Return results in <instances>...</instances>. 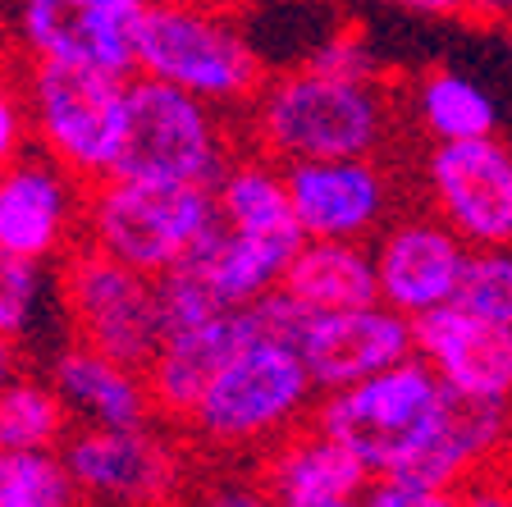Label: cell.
Segmentation results:
<instances>
[{"instance_id":"17","label":"cell","mask_w":512,"mask_h":507,"mask_svg":"<svg viewBox=\"0 0 512 507\" xmlns=\"http://www.w3.org/2000/svg\"><path fill=\"white\" fill-rule=\"evenodd\" d=\"M261 334H270L266 316H261V302H252V307H229L192 329L160 334L151 361L142 366L156 421L179 430V421L192 412V402L202 398V389L215 380V370L234 357L243 343H252V338H261Z\"/></svg>"},{"instance_id":"19","label":"cell","mask_w":512,"mask_h":507,"mask_svg":"<svg viewBox=\"0 0 512 507\" xmlns=\"http://www.w3.org/2000/svg\"><path fill=\"white\" fill-rule=\"evenodd\" d=\"M298 243L302 233H243L215 220L183 265H192L206 279V288L224 307H252L279 288Z\"/></svg>"},{"instance_id":"6","label":"cell","mask_w":512,"mask_h":507,"mask_svg":"<svg viewBox=\"0 0 512 507\" xmlns=\"http://www.w3.org/2000/svg\"><path fill=\"white\" fill-rule=\"evenodd\" d=\"M238 147L243 138H238L234 115H224L170 83H156V78H128L124 142H119L115 174L211 188Z\"/></svg>"},{"instance_id":"30","label":"cell","mask_w":512,"mask_h":507,"mask_svg":"<svg viewBox=\"0 0 512 507\" xmlns=\"http://www.w3.org/2000/svg\"><path fill=\"white\" fill-rule=\"evenodd\" d=\"M156 284H160V325H165V334L192 329V325H202V320L220 316V311H229L192 265H174L170 275H160Z\"/></svg>"},{"instance_id":"10","label":"cell","mask_w":512,"mask_h":507,"mask_svg":"<svg viewBox=\"0 0 512 507\" xmlns=\"http://www.w3.org/2000/svg\"><path fill=\"white\" fill-rule=\"evenodd\" d=\"M147 10L151 0H14L10 46L19 60L133 78Z\"/></svg>"},{"instance_id":"11","label":"cell","mask_w":512,"mask_h":507,"mask_svg":"<svg viewBox=\"0 0 512 507\" xmlns=\"http://www.w3.org/2000/svg\"><path fill=\"white\" fill-rule=\"evenodd\" d=\"M416 197L467 247L512 243V142L499 133L426 142L416 160Z\"/></svg>"},{"instance_id":"3","label":"cell","mask_w":512,"mask_h":507,"mask_svg":"<svg viewBox=\"0 0 512 507\" xmlns=\"http://www.w3.org/2000/svg\"><path fill=\"white\" fill-rule=\"evenodd\" d=\"M138 74L238 119L270 69L238 14L211 5H151L138 42Z\"/></svg>"},{"instance_id":"7","label":"cell","mask_w":512,"mask_h":507,"mask_svg":"<svg viewBox=\"0 0 512 507\" xmlns=\"http://www.w3.org/2000/svg\"><path fill=\"white\" fill-rule=\"evenodd\" d=\"M23 101H28L32 147L42 156L69 169L78 183H101L115 174L128 78L78 64L23 60Z\"/></svg>"},{"instance_id":"42","label":"cell","mask_w":512,"mask_h":507,"mask_svg":"<svg viewBox=\"0 0 512 507\" xmlns=\"http://www.w3.org/2000/svg\"><path fill=\"white\" fill-rule=\"evenodd\" d=\"M503 37H508V55H512V23H503Z\"/></svg>"},{"instance_id":"21","label":"cell","mask_w":512,"mask_h":507,"mask_svg":"<svg viewBox=\"0 0 512 507\" xmlns=\"http://www.w3.org/2000/svg\"><path fill=\"white\" fill-rule=\"evenodd\" d=\"M256 471L270 485L279 503L293 498H339V494H366L371 471H366L348 444H339L330 430L316 421H302L288 430L279 444H270L256 457Z\"/></svg>"},{"instance_id":"33","label":"cell","mask_w":512,"mask_h":507,"mask_svg":"<svg viewBox=\"0 0 512 507\" xmlns=\"http://www.w3.org/2000/svg\"><path fill=\"white\" fill-rule=\"evenodd\" d=\"M362 503L366 507H462V498L458 489H435V485H416V480L380 476L366 485Z\"/></svg>"},{"instance_id":"36","label":"cell","mask_w":512,"mask_h":507,"mask_svg":"<svg viewBox=\"0 0 512 507\" xmlns=\"http://www.w3.org/2000/svg\"><path fill=\"white\" fill-rule=\"evenodd\" d=\"M19 370H23V338L0 334V384L14 380Z\"/></svg>"},{"instance_id":"26","label":"cell","mask_w":512,"mask_h":507,"mask_svg":"<svg viewBox=\"0 0 512 507\" xmlns=\"http://www.w3.org/2000/svg\"><path fill=\"white\" fill-rule=\"evenodd\" d=\"M0 507H83V494L51 448H0Z\"/></svg>"},{"instance_id":"1","label":"cell","mask_w":512,"mask_h":507,"mask_svg":"<svg viewBox=\"0 0 512 507\" xmlns=\"http://www.w3.org/2000/svg\"><path fill=\"white\" fill-rule=\"evenodd\" d=\"M403 128V101L389 78H339L307 60L266 74L238 115L243 147L279 165L394 156Z\"/></svg>"},{"instance_id":"8","label":"cell","mask_w":512,"mask_h":507,"mask_svg":"<svg viewBox=\"0 0 512 507\" xmlns=\"http://www.w3.org/2000/svg\"><path fill=\"white\" fill-rule=\"evenodd\" d=\"M55 297H60L69 338L124 366L142 370L165 334L156 279L87 243L55 261Z\"/></svg>"},{"instance_id":"27","label":"cell","mask_w":512,"mask_h":507,"mask_svg":"<svg viewBox=\"0 0 512 507\" xmlns=\"http://www.w3.org/2000/svg\"><path fill=\"white\" fill-rule=\"evenodd\" d=\"M174 507H284L270 485L261 480L256 462H220V457H197L188 485L179 489Z\"/></svg>"},{"instance_id":"12","label":"cell","mask_w":512,"mask_h":507,"mask_svg":"<svg viewBox=\"0 0 512 507\" xmlns=\"http://www.w3.org/2000/svg\"><path fill=\"white\" fill-rule=\"evenodd\" d=\"M284 183L302 238L371 243L407 206V183L394 156L302 160V165H284Z\"/></svg>"},{"instance_id":"34","label":"cell","mask_w":512,"mask_h":507,"mask_svg":"<svg viewBox=\"0 0 512 507\" xmlns=\"http://www.w3.org/2000/svg\"><path fill=\"white\" fill-rule=\"evenodd\" d=\"M366 5L412 14V19H435V23H480V5L485 0H366Z\"/></svg>"},{"instance_id":"24","label":"cell","mask_w":512,"mask_h":507,"mask_svg":"<svg viewBox=\"0 0 512 507\" xmlns=\"http://www.w3.org/2000/svg\"><path fill=\"white\" fill-rule=\"evenodd\" d=\"M215 192V220L243 233H302L288 206L284 165L252 147H238L220 179L211 183Z\"/></svg>"},{"instance_id":"16","label":"cell","mask_w":512,"mask_h":507,"mask_svg":"<svg viewBox=\"0 0 512 507\" xmlns=\"http://www.w3.org/2000/svg\"><path fill=\"white\" fill-rule=\"evenodd\" d=\"M416 357L439 375L453 398L512 407V329L448 302L412 320Z\"/></svg>"},{"instance_id":"37","label":"cell","mask_w":512,"mask_h":507,"mask_svg":"<svg viewBox=\"0 0 512 507\" xmlns=\"http://www.w3.org/2000/svg\"><path fill=\"white\" fill-rule=\"evenodd\" d=\"M284 507H366L362 494H339V498H293Z\"/></svg>"},{"instance_id":"40","label":"cell","mask_w":512,"mask_h":507,"mask_svg":"<svg viewBox=\"0 0 512 507\" xmlns=\"http://www.w3.org/2000/svg\"><path fill=\"white\" fill-rule=\"evenodd\" d=\"M499 466L512 476V407H508V439H503V457H499Z\"/></svg>"},{"instance_id":"38","label":"cell","mask_w":512,"mask_h":507,"mask_svg":"<svg viewBox=\"0 0 512 507\" xmlns=\"http://www.w3.org/2000/svg\"><path fill=\"white\" fill-rule=\"evenodd\" d=\"M480 23H512V0H485L480 5Z\"/></svg>"},{"instance_id":"22","label":"cell","mask_w":512,"mask_h":507,"mask_svg":"<svg viewBox=\"0 0 512 507\" xmlns=\"http://www.w3.org/2000/svg\"><path fill=\"white\" fill-rule=\"evenodd\" d=\"M279 293L307 316L320 311H348L380 302L375 288L371 243H343V238H302L288 261Z\"/></svg>"},{"instance_id":"15","label":"cell","mask_w":512,"mask_h":507,"mask_svg":"<svg viewBox=\"0 0 512 507\" xmlns=\"http://www.w3.org/2000/svg\"><path fill=\"white\" fill-rule=\"evenodd\" d=\"M293 348L307 361L316 389L334 393L407 361L416 352V343H412V320L403 311L384 307V302H366V307H348V311L302 316Z\"/></svg>"},{"instance_id":"18","label":"cell","mask_w":512,"mask_h":507,"mask_svg":"<svg viewBox=\"0 0 512 507\" xmlns=\"http://www.w3.org/2000/svg\"><path fill=\"white\" fill-rule=\"evenodd\" d=\"M51 384L60 398L69 402L74 425H106V430H128V425L156 421L151 412L147 375L138 366L106 357V352L87 348L78 338H69L46 366Z\"/></svg>"},{"instance_id":"9","label":"cell","mask_w":512,"mask_h":507,"mask_svg":"<svg viewBox=\"0 0 512 507\" xmlns=\"http://www.w3.org/2000/svg\"><path fill=\"white\" fill-rule=\"evenodd\" d=\"M60 457L83 503L110 507H174L197 462L183 434L165 421L128 425V430L74 425Z\"/></svg>"},{"instance_id":"5","label":"cell","mask_w":512,"mask_h":507,"mask_svg":"<svg viewBox=\"0 0 512 507\" xmlns=\"http://www.w3.org/2000/svg\"><path fill=\"white\" fill-rule=\"evenodd\" d=\"M448 407V389L426 361L407 357L398 366L366 375L348 389L320 393L311 421L330 430L339 444L352 448V457L380 476H403L412 457L430 444L439 416Z\"/></svg>"},{"instance_id":"29","label":"cell","mask_w":512,"mask_h":507,"mask_svg":"<svg viewBox=\"0 0 512 507\" xmlns=\"http://www.w3.org/2000/svg\"><path fill=\"white\" fill-rule=\"evenodd\" d=\"M46 288V265L23 261V256L0 247V334L23 338L37 320Z\"/></svg>"},{"instance_id":"28","label":"cell","mask_w":512,"mask_h":507,"mask_svg":"<svg viewBox=\"0 0 512 507\" xmlns=\"http://www.w3.org/2000/svg\"><path fill=\"white\" fill-rule=\"evenodd\" d=\"M458 307L471 316L494 320V325L512 329V243L503 247H471L467 270L458 284Z\"/></svg>"},{"instance_id":"20","label":"cell","mask_w":512,"mask_h":507,"mask_svg":"<svg viewBox=\"0 0 512 507\" xmlns=\"http://www.w3.org/2000/svg\"><path fill=\"white\" fill-rule=\"evenodd\" d=\"M503 439H508V407H490V402H462L448 393V407L439 416L430 444L412 457L403 476L394 480H416V485L435 489H462L476 480L480 471L499 466Z\"/></svg>"},{"instance_id":"41","label":"cell","mask_w":512,"mask_h":507,"mask_svg":"<svg viewBox=\"0 0 512 507\" xmlns=\"http://www.w3.org/2000/svg\"><path fill=\"white\" fill-rule=\"evenodd\" d=\"M151 5H202V0H151Z\"/></svg>"},{"instance_id":"14","label":"cell","mask_w":512,"mask_h":507,"mask_svg":"<svg viewBox=\"0 0 512 507\" xmlns=\"http://www.w3.org/2000/svg\"><path fill=\"white\" fill-rule=\"evenodd\" d=\"M87 183L32 147L0 169V247L23 261L55 265L83 243Z\"/></svg>"},{"instance_id":"32","label":"cell","mask_w":512,"mask_h":507,"mask_svg":"<svg viewBox=\"0 0 512 507\" xmlns=\"http://www.w3.org/2000/svg\"><path fill=\"white\" fill-rule=\"evenodd\" d=\"M32 151L28 101H23V60L0 46V169Z\"/></svg>"},{"instance_id":"25","label":"cell","mask_w":512,"mask_h":507,"mask_svg":"<svg viewBox=\"0 0 512 507\" xmlns=\"http://www.w3.org/2000/svg\"><path fill=\"white\" fill-rule=\"evenodd\" d=\"M74 434V412L51 384V375L19 370L0 384V448H51L60 453Z\"/></svg>"},{"instance_id":"4","label":"cell","mask_w":512,"mask_h":507,"mask_svg":"<svg viewBox=\"0 0 512 507\" xmlns=\"http://www.w3.org/2000/svg\"><path fill=\"white\" fill-rule=\"evenodd\" d=\"M215 224V192L202 183H156L110 174L87 183L83 243L160 279L192 256Z\"/></svg>"},{"instance_id":"13","label":"cell","mask_w":512,"mask_h":507,"mask_svg":"<svg viewBox=\"0 0 512 507\" xmlns=\"http://www.w3.org/2000/svg\"><path fill=\"white\" fill-rule=\"evenodd\" d=\"M467 256H471V247L462 243L435 211H426L421 201L403 206V211L371 238L380 302L403 311L407 320L426 316V311H435V307H448V302L458 297Z\"/></svg>"},{"instance_id":"23","label":"cell","mask_w":512,"mask_h":507,"mask_svg":"<svg viewBox=\"0 0 512 507\" xmlns=\"http://www.w3.org/2000/svg\"><path fill=\"white\" fill-rule=\"evenodd\" d=\"M398 101L421 142H467L499 133V101L490 96V87L448 64H430L412 74L407 87H398Z\"/></svg>"},{"instance_id":"39","label":"cell","mask_w":512,"mask_h":507,"mask_svg":"<svg viewBox=\"0 0 512 507\" xmlns=\"http://www.w3.org/2000/svg\"><path fill=\"white\" fill-rule=\"evenodd\" d=\"M202 5H211V10H224V14H238V19H243V14L261 10L266 0H202Z\"/></svg>"},{"instance_id":"31","label":"cell","mask_w":512,"mask_h":507,"mask_svg":"<svg viewBox=\"0 0 512 507\" xmlns=\"http://www.w3.org/2000/svg\"><path fill=\"white\" fill-rule=\"evenodd\" d=\"M307 64L311 69H325V74H339V78H384L380 55H375L366 28H357V23H343V28L325 32L311 46Z\"/></svg>"},{"instance_id":"35","label":"cell","mask_w":512,"mask_h":507,"mask_svg":"<svg viewBox=\"0 0 512 507\" xmlns=\"http://www.w3.org/2000/svg\"><path fill=\"white\" fill-rule=\"evenodd\" d=\"M462 507H512V476L503 466H490V471H480L476 480L458 489Z\"/></svg>"},{"instance_id":"2","label":"cell","mask_w":512,"mask_h":507,"mask_svg":"<svg viewBox=\"0 0 512 507\" xmlns=\"http://www.w3.org/2000/svg\"><path fill=\"white\" fill-rule=\"evenodd\" d=\"M316 380L288 338L261 334L215 370V380L179 421L183 444L197 457L256 462L288 430L316 412Z\"/></svg>"}]
</instances>
